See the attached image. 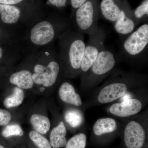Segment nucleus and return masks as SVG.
Listing matches in <instances>:
<instances>
[{
    "label": "nucleus",
    "mask_w": 148,
    "mask_h": 148,
    "mask_svg": "<svg viewBox=\"0 0 148 148\" xmlns=\"http://www.w3.org/2000/svg\"><path fill=\"white\" fill-rule=\"evenodd\" d=\"M0 15L2 21L6 24L14 26L20 23L21 10L14 5L0 4Z\"/></svg>",
    "instance_id": "4468645a"
},
{
    "label": "nucleus",
    "mask_w": 148,
    "mask_h": 148,
    "mask_svg": "<svg viewBox=\"0 0 148 148\" xmlns=\"http://www.w3.org/2000/svg\"><path fill=\"white\" fill-rule=\"evenodd\" d=\"M86 140L87 137L84 133L77 134L67 142L66 148H85Z\"/></svg>",
    "instance_id": "412c9836"
},
{
    "label": "nucleus",
    "mask_w": 148,
    "mask_h": 148,
    "mask_svg": "<svg viewBox=\"0 0 148 148\" xmlns=\"http://www.w3.org/2000/svg\"><path fill=\"white\" fill-rule=\"evenodd\" d=\"M98 12L94 2L87 0L76 10L74 22L78 32L88 35L98 28Z\"/></svg>",
    "instance_id": "6e6552de"
},
{
    "label": "nucleus",
    "mask_w": 148,
    "mask_h": 148,
    "mask_svg": "<svg viewBox=\"0 0 148 148\" xmlns=\"http://www.w3.org/2000/svg\"><path fill=\"white\" fill-rule=\"evenodd\" d=\"M30 139L39 148H52L47 139L36 131H32L29 134Z\"/></svg>",
    "instance_id": "5701e85b"
},
{
    "label": "nucleus",
    "mask_w": 148,
    "mask_h": 148,
    "mask_svg": "<svg viewBox=\"0 0 148 148\" xmlns=\"http://www.w3.org/2000/svg\"><path fill=\"white\" fill-rule=\"evenodd\" d=\"M87 1V0H71V4L72 7L73 9L77 10Z\"/></svg>",
    "instance_id": "bb28decb"
},
{
    "label": "nucleus",
    "mask_w": 148,
    "mask_h": 148,
    "mask_svg": "<svg viewBox=\"0 0 148 148\" xmlns=\"http://www.w3.org/2000/svg\"><path fill=\"white\" fill-rule=\"evenodd\" d=\"M145 79L142 76L115 70L99 91L98 102L101 104L113 102L128 92L131 86L143 84Z\"/></svg>",
    "instance_id": "f03ea898"
},
{
    "label": "nucleus",
    "mask_w": 148,
    "mask_h": 148,
    "mask_svg": "<svg viewBox=\"0 0 148 148\" xmlns=\"http://www.w3.org/2000/svg\"><path fill=\"white\" fill-rule=\"evenodd\" d=\"M138 24L133 13H128L123 9L118 19L114 23L113 26L116 33L122 36H126L133 32Z\"/></svg>",
    "instance_id": "9b49d317"
},
{
    "label": "nucleus",
    "mask_w": 148,
    "mask_h": 148,
    "mask_svg": "<svg viewBox=\"0 0 148 148\" xmlns=\"http://www.w3.org/2000/svg\"><path fill=\"white\" fill-rule=\"evenodd\" d=\"M133 14L138 24L144 21L148 15V0L143 1L134 11Z\"/></svg>",
    "instance_id": "4be33fe9"
},
{
    "label": "nucleus",
    "mask_w": 148,
    "mask_h": 148,
    "mask_svg": "<svg viewBox=\"0 0 148 148\" xmlns=\"http://www.w3.org/2000/svg\"><path fill=\"white\" fill-rule=\"evenodd\" d=\"M4 54V51L3 49L0 46V60L3 58Z\"/></svg>",
    "instance_id": "c85d7f7f"
},
{
    "label": "nucleus",
    "mask_w": 148,
    "mask_h": 148,
    "mask_svg": "<svg viewBox=\"0 0 148 148\" xmlns=\"http://www.w3.org/2000/svg\"><path fill=\"white\" fill-rule=\"evenodd\" d=\"M148 24L145 23L130 34L122 43V54L131 60L143 58L147 52Z\"/></svg>",
    "instance_id": "39448f33"
},
{
    "label": "nucleus",
    "mask_w": 148,
    "mask_h": 148,
    "mask_svg": "<svg viewBox=\"0 0 148 148\" xmlns=\"http://www.w3.org/2000/svg\"><path fill=\"white\" fill-rule=\"evenodd\" d=\"M145 139V131L140 122L132 120L127 123L125 128L124 139L127 148H142Z\"/></svg>",
    "instance_id": "1a4fd4ad"
},
{
    "label": "nucleus",
    "mask_w": 148,
    "mask_h": 148,
    "mask_svg": "<svg viewBox=\"0 0 148 148\" xmlns=\"http://www.w3.org/2000/svg\"><path fill=\"white\" fill-rule=\"evenodd\" d=\"M24 92L21 88H14L12 94L5 98L4 105L7 108L16 107L21 105L24 101Z\"/></svg>",
    "instance_id": "6ab92c4d"
},
{
    "label": "nucleus",
    "mask_w": 148,
    "mask_h": 148,
    "mask_svg": "<svg viewBox=\"0 0 148 148\" xmlns=\"http://www.w3.org/2000/svg\"><path fill=\"white\" fill-rule=\"evenodd\" d=\"M100 7L103 18L113 24L118 20L123 10L115 0H102Z\"/></svg>",
    "instance_id": "f8f14e48"
},
{
    "label": "nucleus",
    "mask_w": 148,
    "mask_h": 148,
    "mask_svg": "<svg viewBox=\"0 0 148 148\" xmlns=\"http://www.w3.org/2000/svg\"><path fill=\"white\" fill-rule=\"evenodd\" d=\"M45 90V88L44 87H41L40 88V90L41 91H43Z\"/></svg>",
    "instance_id": "c756f323"
},
{
    "label": "nucleus",
    "mask_w": 148,
    "mask_h": 148,
    "mask_svg": "<svg viewBox=\"0 0 148 148\" xmlns=\"http://www.w3.org/2000/svg\"><path fill=\"white\" fill-rule=\"evenodd\" d=\"M84 116L80 111L76 109L68 110L65 114L66 122L71 127L76 128L81 125L84 121Z\"/></svg>",
    "instance_id": "aec40b11"
},
{
    "label": "nucleus",
    "mask_w": 148,
    "mask_h": 148,
    "mask_svg": "<svg viewBox=\"0 0 148 148\" xmlns=\"http://www.w3.org/2000/svg\"><path fill=\"white\" fill-rule=\"evenodd\" d=\"M118 125L115 120L111 118L99 119L93 126V131L97 136L114 132L117 129Z\"/></svg>",
    "instance_id": "f3484780"
},
{
    "label": "nucleus",
    "mask_w": 148,
    "mask_h": 148,
    "mask_svg": "<svg viewBox=\"0 0 148 148\" xmlns=\"http://www.w3.org/2000/svg\"><path fill=\"white\" fill-rule=\"evenodd\" d=\"M88 36L89 38L87 44H86L80 70L82 77L89 71L96 61L100 51L105 47L106 38V32L99 27Z\"/></svg>",
    "instance_id": "0eeeda50"
},
{
    "label": "nucleus",
    "mask_w": 148,
    "mask_h": 148,
    "mask_svg": "<svg viewBox=\"0 0 148 148\" xmlns=\"http://www.w3.org/2000/svg\"><path fill=\"white\" fill-rule=\"evenodd\" d=\"M23 0H0V4L15 5L21 2Z\"/></svg>",
    "instance_id": "cd10ccee"
},
{
    "label": "nucleus",
    "mask_w": 148,
    "mask_h": 148,
    "mask_svg": "<svg viewBox=\"0 0 148 148\" xmlns=\"http://www.w3.org/2000/svg\"><path fill=\"white\" fill-rule=\"evenodd\" d=\"M2 134L5 138L12 136H21L24 135V131L19 125L10 124L5 127L3 130Z\"/></svg>",
    "instance_id": "b1692460"
},
{
    "label": "nucleus",
    "mask_w": 148,
    "mask_h": 148,
    "mask_svg": "<svg viewBox=\"0 0 148 148\" xmlns=\"http://www.w3.org/2000/svg\"><path fill=\"white\" fill-rule=\"evenodd\" d=\"M0 148H5V147L2 146L0 145Z\"/></svg>",
    "instance_id": "7c9ffc66"
},
{
    "label": "nucleus",
    "mask_w": 148,
    "mask_h": 148,
    "mask_svg": "<svg viewBox=\"0 0 148 148\" xmlns=\"http://www.w3.org/2000/svg\"><path fill=\"white\" fill-rule=\"evenodd\" d=\"M69 29L70 23L66 20H42L33 24L27 38L32 45L45 47L50 46Z\"/></svg>",
    "instance_id": "7ed1b4c3"
},
{
    "label": "nucleus",
    "mask_w": 148,
    "mask_h": 148,
    "mask_svg": "<svg viewBox=\"0 0 148 148\" xmlns=\"http://www.w3.org/2000/svg\"><path fill=\"white\" fill-rule=\"evenodd\" d=\"M59 39V55L63 64L73 75L80 73L81 64L85 48L84 34L71 29L64 33Z\"/></svg>",
    "instance_id": "f257e3e1"
},
{
    "label": "nucleus",
    "mask_w": 148,
    "mask_h": 148,
    "mask_svg": "<svg viewBox=\"0 0 148 148\" xmlns=\"http://www.w3.org/2000/svg\"><path fill=\"white\" fill-rule=\"evenodd\" d=\"M67 130L63 121H61L51 130L50 135L51 145L53 148L63 147L66 146Z\"/></svg>",
    "instance_id": "dca6fc26"
},
{
    "label": "nucleus",
    "mask_w": 148,
    "mask_h": 148,
    "mask_svg": "<svg viewBox=\"0 0 148 148\" xmlns=\"http://www.w3.org/2000/svg\"><path fill=\"white\" fill-rule=\"evenodd\" d=\"M67 2V0H48L49 3L58 8L66 6Z\"/></svg>",
    "instance_id": "a878e982"
},
{
    "label": "nucleus",
    "mask_w": 148,
    "mask_h": 148,
    "mask_svg": "<svg viewBox=\"0 0 148 148\" xmlns=\"http://www.w3.org/2000/svg\"><path fill=\"white\" fill-rule=\"evenodd\" d=\"M62 64L59 55L53 49L47 65L38 63L34 66L32 73L34 83L46 87L55 84L60 76Z\"/></svg>",
    "instance_id": "423d86ee"
},
{
    "label": "nucleus",
    "mask_w": 148,
    "mask_h": 148,
    "mask_svg": "<svg viewBox=\"0 0 148 148\" xmlns=\"http://www.w3.org/2000/svg\"><path fill=\"white\" fill-rule=\"evenodd\" d=\"M143 105L141 101L136 98H130L119 103H115L110 107L112 114L119 117H126L140 112Z\"/></svg>",
    "instance_id": "9d476101"
},
{
    "label": "nucleus",
    "mask_w": 148,
    "mask_h": 148,
    "mask_svg": "<svg viewBox=\"0 0 148 148\" xmlns=\"http://www.w3.org/2000/svg\"><path fill=\"white\" fill-rule=\"evenodd\" d=\"M1 30H0V36H1Z\"/></svg>",
    "instance_id": "2f4dec72"
},
{
    "label": "nucleus",
    "mask_w": 148,
    "mask_h": 148,
    "mask_svg": "<svg viewBox=\"0 0 148 148\" xmlns=\"http://www.w3.org/2000/svg\"><path fill=\"white\" fill-rule=\"evenodd\" d=\"M58 94L61 101L76 106H81L82 101L79 94L76 92L73 86L68 82L63 83L58 90Z\"/></svg>",
    "instance_id": "ddd939ff"
},
{
    "label": "nucleus",
    "mask_w": 148,
    "mask_h": 148,
    "mask_svg": "<svg viewBox=\"0 0 148 148\" xmlns=\"http://www.w3.org/2000/svg\"><path fill=\"white\" fill-rule=\"evenodd\" d=\"M31 123L36 131L44 135L49 130L51 127L50 121L45 116L34 114L31 118Z\"/></svg>",
    "instance_id": "a211bd4d"
},
{
    "label": "nucleus",
    "mask_w": 148,
    "mask_h": 148,
    "mask_svg": "<svg viewBox=\"0 0 148 148\" xmlns=\"http://www.w3.org/2000/svg\"><path fill=\"white\" fill-rule=\"evenodd\" d=\"M10 113L5 110L0 109V126L6 125L11 120Z\"/></svg>",
    "instance_id": "393cba45"
},
{
    "label": "nucleus",
    "mask_w": 148,
    "mask_h": 148,
    "mask_svg": "<svg viewBox=\"0 0 148 148\" xmlns=\"http://www.w3.org/2000/svg\"><path fill=\"white\" fill-rule=\"evenodd\" d=\"M116 63L114 53L104 47L89 71L82 77L83 86L89 87L97 84L113 71Z\"/></svg>",
    "instance_id": "20e7f679"
},
{
    "label": "nucleus",
    "mask_w": 148,
    "mask_h": 148,
    "mask_svg": "<svg viewBox=\"0 0 148 148\" xmlns=\"http://www.w3.org/2000/svg\"><path fill=\"white\" fill-rule=\"evenodd\" d=\"M10 82L12 84L24 89H31L34 83L32 78V73L27 69H23L11 75Z\"/></svg>",
    "instance_id": "2eb2a0df"
}]
</instances>
